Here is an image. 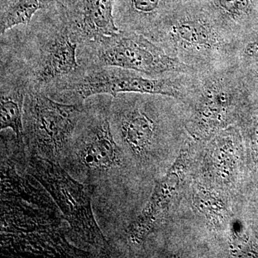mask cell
Returning a JSON list of instances; mask_svg holds the SVG:
<instances>
[{
	"mask_svg": "<svg viewBox=\"0 0 258 258\" xmlns=\"http://www.w3.org/2000/svg\"><path fill=\"white\" fill-rule=\"evenodd\" d=\"M74 145L72 162L89 179L104 177L123 165V152L113 133L108 107L86 118Z\"/></svg>",
	"mask_w": 258,
	"mask_h": 258,
	"instance_id": "cell-8",
	"label": "cell"
},
{
	"mask_svg": "<svg viewBox=\"0 0 258 258\" xmlns=\"http://www.w3.org/2000/svg\"><path fill=\"white\" fill-rule=\"evenodd\" d=\"M48 29L40 40L42 42L32 66V82L28 88L42 90L74 76L81 70L79 40L57 12L56 24Z\"/></svg>",
	"mask_w": 258,
	"mask_h": 258,
	"instance_id": "cell-9",
	"label": "cell"
},
{
	"mask_svg": "<svg viewBox=\"0 0 258 258\" xmlns=\"http://www.w3.org/2000/svg\"><path fill=\"white\" fill-rule=\"evenodd\" d=\"M55 83L57 94L72 97L83 103L93 96H116L120 93L163 95L186 103L191 96L198 73H171L150 76L110 66H90Z\"/></svg>",
	"mask_w": 258,
	"mask_h": 258,
	"instance_id": "cell-3",
	"label": "cell"
},
{
	"mask_svg": "<svg viewBox=\"0 0 258 258\" xmlns=\"http://www.w3.org/2000/svg\"><path fill=\"white\" fill-rule=\"evenodd\" d=\"M151 40L168 55L198 73L237 64V42L199 5H181Z\"/></svg>",
	"mask_w": 258,
	"mask_h": 258,
	"instance_id": "cell-1",
	"label": "cell"
},
{
	"mask_svg": "<svg viewBox=\"0 0 258 258\" xmlns=\"http://www.w3.org/2000/svg\"><path fill=\"white\" fill-rule=\"evenodd\" d=\"M79 42L88 44L119 32L114 17L115 0H53Z\"/></svg>",
	"mask_w": 258,
	"mask_h": 258,
	"instance_id": "cell-10",
	"label": "cell"
},
{
	"mask_svg": "<svg viewBox=\"0 0 258 258\" xmlns=\"http://www.w3.org/2000/svg\"><path fill=\"white\" fill-rule=\"evenodd\" d=\"M83 105L54 101L42 90L28 88L24 103V137L32 155L59 162L74 138Z\"/></svg>",
	"mask_w": 258,
	"mask_h": 258,
	"instance_id": "cell-5",
	"label": "cell"
},
{
	"mask_svg": "<svg viewBox=\"0 0 258 258\" xmlns=\"http://www.w3.org/2000/svg\"><path fill=\"white\" fill-rule=\"evenodd\" d=\"M199 6L237 43L258 27L257 0H205Z\"/></svg>",
	"mask_w": 258,
	"mask_h": 258,
	"instance_id": "cell-12",
	"label": "cell"
},
{
	"mask_svg": "<svg viewBox=\"0 0 258 258\" xmlns=\"http://www.w3.org/2000/svg\"><path fill=\"white\" fill-rule=\"evenodd\" d=\"M248 93L237 64L199 73L195 90L184 103L185 128L198 137L227 128L240 118Z\"/></svg>",
	"mask_w": 258,
	"mask_h": 258,
	"instance_id": "cell-4",
	"label": "cell"
},
{
	"mask_svg": "<svg viewBox=\"0 0 258 258\" xmlns=\"http://www.w3.org/2000/svg\"><path fill=\"white\" fill-rule=\"evenodd\" d=\"M91 49L92 66H110L150 76L171 73H198L168 55L160 47L141 34L119 32L86 44Z\"/></svg>",
	"mask_w": 258,
	"mask_h": 258,
	"instance_id": "cell-7",
	"label": "cell"
},
{
	"mask_svg": "<svg viewBox=\"0 0 258 258\" xmlns=\"http://www.w3.org/2000/svg\"><path fill=\"white\" fill-rule=\"evenodd\" d=\"M184 116L182 102L148 93H120L113 97L110 111L115 138L139 159L147 157L161 134L179 131Z\"/></svg>",
	"mask_w": 258,
	"mask_h": 258,
	"instance_id": "cell-2",
	"label": "cell"
},
{
	"mask_svg": "<svg viewBox=\"0 0 258 258\" xmlns=\"http://www.w3.org/2000/svg\"><path fill=\"white\" fill-rule=\"evenodd\" d=\"M175 166L156 184L154 191L142 214L128 229V237L134 243L143 242L152 233L165 213L179 184Z\"/></svg>",
	"mask_w": 258,
	"mask_h": 258,
	"instance_id": "cell-13",
	"label": "cell"
},
{
	"mask_svg": "<svg viewBox=\"0 0 258 258\" xmlns=\"http://www.w3.org/2000/svg\"><path fill=\"white\" fill-rule=\"evenodd\" d=\"M29 171L53 198L79 238L96 248H106L108 242L93 213L91 186L75 179L59 162L37 155L32 156Z\"/></svg>",
	"mask_w": 258,
	"mask_h": 258,
	"instance_id": "cell-6",
	"label": "cell"
},
{
	"mask_svg": "<svg viewBox=\"0 0 258 258\" xmlns=\"http://www.w3.org/2000/svg\"><path fill=\"white\" fill-rule=\"evenodd\" d=\"M247 122V128L252 143L258 147V113L251 115Z\"/></svg>",
	"mask_w": 258,
	"mask_h": 258,
	"instance_id": "cell-18",
	"label": "cell"
},
{
	"mask_svg": "<svg viewBox=\"0 0 258 258\" xmlns=\"http://www.w3.org/2000/svg\"><path fill=\"white\" fill-rule=\"evenodd\" d=\"M53 0H1V36L11 29L31 23L37 12L49 9Z\"/></svg>",
	"mask_w": 258,
	"mask_h": 258,
	"instance_id": "cell-15",
	"label": "cell"
},
{
	"mask_svg": "<svg viewBox=\"0 0 258 258\" xmlns=\"http://www.w3.org/2000/svg\"><path fill=\"white\" fill-rule=\"evenodd\" d=\"M240 69L249 92L251 88H258V58Z\"/></svg>",
	"mask_w": 258,
	"mask_h": 258,
	"instance_id": "cell-17",
	"label": "cell"
},
{
	"mask_svg": "<svg viewBox=\"0 0 258 258\" xmlns=\"http://www.w3.org/2000/svg\"><path fill=\"white\" fill-rule=\"evenodd\" d=\"M179 7L172 0H115V23L120 30L137 32L151 40Z\"/></svg>",
	"mask_w": 258,
	"mask_h": 258,
	"instance_id": "cell-11",
	"label": "cell"
},
{
	"mask_svg": "<svg viewBox=\"0 0 258 258\" xmlns=\"http://www.w3.org/2000/svg\"><path fill=\"white\" fill-rule=\"evenodd\" d=\"M23 79L15 84L1 83V130L10 128L14 132L19 145L24 143L23 113L28 88Z\"/></svg>",
	"mask_w": 258,
	"mask_h": 258,
	"instance_id": "cell-14",
	"label": "cell"
},
{
	"mask_svg": "<svg viewBox=\"0 0 258 258\" xmlns=\"http://www.w3.org/2000/svg\"><path fill=\"white\" fill-rule=\"evenodd\" d=\"M258 58V27L237 43L236 64L244 67Z\"/></svg>",
	"mask_w": 258,
	"mask_h": 258,
	"instance_id": "cell-16",
	"label": "cell"
}]
</instances>
